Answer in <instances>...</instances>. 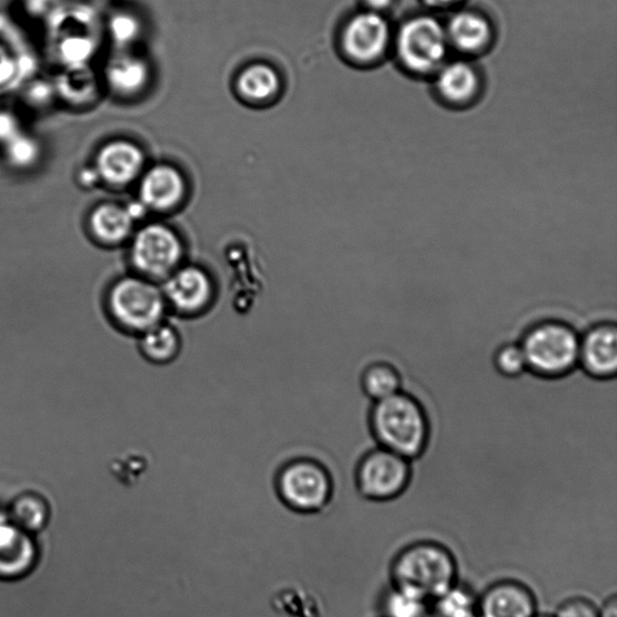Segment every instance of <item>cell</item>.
I'll use <instances>...</instances> for the list:
<instances>
[{
  "label": "cell",
  "instance_id": "484cf974",
  "mask_svg": "<svg viewBox=\"0 0 617 617\" xmlns=\"http://www.w3.org/2000/svg\"><path fill=\"white\" fill-rule=\"evenodd\" d=\"M493 365L503 377L515 379L521 377L527 369L525 354L520 343H505L498 348L493 355Z\"/></svg>",
  "mask_w": 617,
  "mask_h": 617
},
{
  "label": "cell",
  "instance_id": "6da1fadb",
  "mask_svg": "<svg viewBox=\"0 0 617 617\" xmlns=\"http://www.w3.org/2000/svg\"><path fill=\"white\" fill-rule=\"evenodd\" d=\"M390 576L391 586L432 605L459 583V563L446 545L420 541L400 550Z\"/></svg>",
  "mask_w": 617,
  "mask_h": 617
},
{
  "label": "cell",
  "instance_id": "4fadbf2b",
  "mask_svg": "<svg viewBox=\"0 0 617 617\" xmlns=\"http://www.w3.org/2000/svg\"><path fill=\"white\" fill-rule=\"evenodd\" d=\"M482 617H535L538 600L532 589L517 581H500L479 596Z\"/></svg>",
  "mask_w": 617,
  "mask_h": 617
},
{
  "label": "cell",
  "instance_id": "4316f807",
  "mask_svg": "<svg viewBox=\"0 0 617 617\" xmlns=\"http://www.w3.org/2000/svg\"><path fill=\"white\" fill-rule=\"evenodd\" d=\"M599 607L584 597L569 598L558 606L554 617H598Z\"/></svg>",
  "mask_w": 617,
  "mask_h": 617
},
{
  "label": "cell",
  "instance_id": "f546056e",
  "mask_svg": "<svg viewBox=\"0 0 617 617\" xmlns=\"http://www.w3.org/2000/svg\"><path fill=\"white\" fill-rule=\"evenodd\" d=\"M12 154L20 163H25V160H29L34 154L33 146L29 142L19 140L13 145Z\"/></svg>",
  "mask_w": 617,
  "mask_h": 617
},
{
  "label": "cell",
  "instance_id": "ba28073f",
  "mask_svg": "<svg viewBox=\"0 0 617 617\" xmlns=\"http://www.w3.org/2000/svg\"><path fill=\"white\" fill-rule=\"evenodd\" d=\"M448 46L447 30L429 17L409 20L397 35L398 57L414 73L427 74L439 70Z\"/></svg>",
  "mask_w": 617,
  "mask_h": 617
},
{
  "label": "cell",
  "instance_id": "1f68e13d",
  "mask_svg": "<svg viewBox=\"0 0 617 617\" xmlns=\"http://www.w3.org/2000/svg\"><path fill=\"white\" fill-rule=\"evenodd\" d=\"M13 71L11 61L0 51V84L8 80Z\"/></svg>",
  "mask_w": 617,
  "mask_h": 617
},
{
  "label": "cell",
  "instance_id": "8992f818",
  "mask_svg": "<svg viewBox=\"0 0 617 617\" xmlns=\"http://www.w3.org/2000/svg\"><path fill=\"white\" fill-rule=\"evenodd\" d=\"M411 478L409 460L378 448L367 452L358 462L355 484L362 499L386 503L399 499L408 490Z\"/></svg>",
  "mask_w": 617,
  "mask_h": 617
},
{
  "label": "cell",
  "instance_id": "7a4b0ae2",
  "mask_svg": "<svg viewBox=\"0 0 617 617\" xmlns=\"http://www.w3.org/2000/svg\"><path fill=\"white\" fill-rule=\"evenodd\" d=\"M369 425L380 448L410 462L421 458L431 438V423L421 401L401 391L374 401Z\"/></svg>",
  "mask_w": 617,
  "mask_h": 617
},
{
  "label": "cell",
  "instance_id": "cb8c5ba5",
  "mask_svg": "<svg viewBox=\"0 0 617 617\" xmlns=\"http://www.w3.org/2000/svg\"><path fill=\"white\" fill-rule=\"evenodd\" d=\"M147 76H149L147 65L137 57H119L112 62L107 70L111 85L126 95L140 91L147 82Z\"/></svg>",
  "mask_w": 617,
  "mask_h": 617
},
{
  "label": "cell",
  "instance_id": "d6986e66",
  "mask_svg": "<svg viewBox=\"0 0 617 617\" xmlns=\"http://www.w3.org/2000/svg\"><path fill=\"white\" fill-rule=\"evenodd\" d=\"M475 71L466 62H451L442 65L437 77L440 95L452 103L472 100L478 90Z\"/></svg>",
  "mask_w": 617,
  "mask_h": 617
},
{
  "label": "cell",
  "instance_id": "7402d4cb",
  "mask_svg": "<svg viewBox=\"0 0 617 617\" xmlns=\"http://www.w3.org/2000/svg\"><path fill=\"white\" fill-rule=\"evenodd\" d=\"M431 608L433 617H482L479 595L460 582L433 602Z\"/></svg>",
  "mask_w": 617,
  "mask_h": 617
},
{
  "label": "cell",
  "instance_id": "836d02e7",
  "mask_svg": "<svg viewBox=\"0 0 617 617\" xmlns=\"http://www.w3.org/2000/svg\"><path fill=\"white\" fill-rule=\"evenodd\" d=\"M426 2L429 6L441 8V7H449L454 2H458V0H426Z\"/></svg>",
  "mask_w": 617,
  "mask_h": 617
},
{
  "label": "cell",
  "instance_id": "30bf717a",
  "mask_svg": "<svg viewBox=\"0 0 617 617\" xmlns=\"http://www.w3.org/2000/svg\"><path fill=\"white\" fill-rule=\"evenodd\" d=\"M390 25L379 12L358 13L346 25L343 44L348 55L358 63H372L384 55L390 44Z\"/></svg>",
  "mask_w": 617,
  "mask_h": 617
},
{
  "label": "cell",
  "instance_id": "277c9868",
  "mask_svg": "<svg viewBox=\"0 0 617 617\" xmlns=\"http://www.w3.org/2000/svg\"><path fill=\"white\" fill-rule=\"evenodd\" d=\"M107 308L117 326L136 335L166 321L169 312L160 284L137 274L116 281L107 294Z\"/></svg>",
  "mask_w": 617,
  "mask_h": 617
},
{
  "label": "cell",
  "instance_id": "4dcf8cb0",
  "mask_svg": "<svg viewBox=\"0 0 617 617\" xmlns=\"http://www.w3.org/2000/svg\"><path fill=\"white\" fill-rule=\"evenodd\" d=\"M598 617H617L616 596H611L605 603H603L602 607H599Z\"/></svg>",
  "mask_w": 617,
  "mask_h": 617
},
{
  "label": "cell",
  "instance_id": "9a60e30c",
  "mask_svg": "<svg viewBox=\"0 0 617 617\" xmlns=\"http://www.w3.org/2000/svg\"><path fill=\"white\" fill-rule=\"evenodd\" d=\"M185 192L180 172L167 166H159L146 174L140 195L147 207L166 210L176 207Z\"/></svg>",
  "mask_w": 617,
  "mask_h": 617
},
{
  "label": "cell",
  "instance_id": "d6a6232c",
  "mask_svg": "<svg viewBox=\"0 0 617 617\" xmlns=\"http://www.w3.org/2000/svg\"><path fill=\"white\" fill-rule=\"evenodd\" d=\"M366 3L370 8V11L379 12L390 7L393 0H366Z\"/></svg>",
  "mask_w": 617,
  "mask_h": 617
},
{
  "label": "cell",
  "instance_id": "e0dca14e",
  "mask_svg": "<svg viewBox=\"0 0 617 617\" xmlns=\"http://www.w3.org/2000/svg\"><path fill=\"white\" fill-rule=\"evenodd\" d=\"M449 44L466 53H477L491 39L489 22L474 12H460L453 17L447 30Z\"/></svg>",
  "mask_w": 617,
  "mask_h": 617
},
{
  "label": "cell",
  "instance_id": "ffe728a7",
  "mask_svg": "<svg viewBox=\"0 0 617 617\" xmlns=\"http://www.w3.org/2000/svg\"><path fill=\"white\" fill-rule=\"evenodd\" d=\"M93 234L106 245L124 243L133 228L129 211L116 206H102L91 218Z\"/></svg>",
  "mask_w": 617,
  "mask_h": 617
},
{
  "label": "cell",
  "instance_id": "52a82bcc",
  "mask_svg": "<svg viewBox=\"0 0 617 617\" xmlns=\"http://www.w3.org/2000/svg\"><path fill=\"white\" fill-rule=\"evenodd\" d=\"M182 261L181 240L166 226H146L133 239L130 263L137 275L160 284Z\"/></svg>",
  "mask_w": 617,
  "mask_h": 617
},
{
  "label": "cell",
  "instance_id": "d4e9b609",
  "mask_svg": "<svg viewBox=\"0 0 617 617\" xmlns=\"http://www.w3.org/2000/svg\"><path fill=\"white\" fill-rule=\"evenodd\" d=\"M431 603L390 586L381 595V617H432Z\"/></svg>",
  "mask_w": 617,
  "mask_h": 617
},
{
  "label": "cell",
  "instance_id": "7c38bea8",
  "mask_svg": "<svg viewBox=\"0 0 617 617\" xmlns=\"http://www.w3.org/2000/svg\"><path fill=\"white\" fill-rule=\"evenodd\" d=\"M34 538L0 516V582H18L33 572L38 560Z\"/></svg>",
  "mask_w": 617,
  "mask_h": 617
},
{
  "label": "cell",
  "instance_id": "44dd1931",
  "mask_svg": "<svg viewBox=\"0 0 617 617\" xmlns=\"http://www.w3.org/2000/svg\"><path fill=\"white\" fill-rule=\"evenodd\" d=\"M401 375L388 362H374L362 374L360 385L373 401L383 400L401 391Z\"/></svg>",
  "mask_w": 617,
  "mask_h": 617
},
{
  "label": "cell",
  "instance_id": "3957f363",
  "mask_svg": "<svg viewBox=\"0 0 617 617\" xmlns=\"http://www.w3.org/2000/svg\"><path fill=\"white\" fill-rule=\"evenodd\" d=\"M581 334L561 320H544L523 333L520 345L527 369L543 379L567 377L579 366Z\"/></svg>",
  "mask_w": 617,
  "mask_h": 617
},
{
  "label": "cell",
  "instance_id": "8fae6325",
  "mask_svg": "<svg viewBox=\"0 0 617 617\" xmlns=\"http://www.w3.org/2000/svg\"><path fill=\"white\" fill-rule=\"evenodd\" d=\"M579 366L593 379H615L617 328L614 322H599L581 335Z\"/></svg>",
  "mask_w": 617,
  "mask_h": 617
},
{
  "label": "cell",
  "instance_id": "83f0119b",
  "mask_svg": "<svg viewBox=\"0 0 617 617\" xmlns=\"http://www.w3.org/2000/svg\"><path fill=\"white\" fill-rule=\"evenodd\" d=\"M111 29L117 42L128 43L139 33V22L129 13H118L113 19Z\"/></svg>",
  "mask_w": 617,
  "mask_h": 617
},
{
  "label": "cell",
  "instance_id": "603a6c76",
  "mask_svg": "<svg viewBox=\"0 0 617 617\" xmlns=\"http://www.w3.org/2000/svg\"><path fill=\"white\" fill-rule=\"evenodd\" d=\"M241 95L252 102H263L276 95L280 80L274 70L265 64H254L239 77Z\"/></svg>",
  "mask_w": 617,
  "mask_h": 617
},
{
  "label": "cell",
  "instance_id": "f1b7e54d",
  "mask_svg": "<svg viewBox=\"0 0 617 617\" xmlns=\"http://www.w3.org/2000/svg\"><path fill=\"white\" fill-rule=\"evenodd\" d=\"M92 50V45L86 39H71L63 44V55L73 62L85 60Z\"/></svg>",
  "mask_w": 617,
  "mask_h": 617
},
{
  "label": "cell",
  "instance_id": "ac0fdd59",
  "mask_svg": "<svg viewBox=\"0 0 617 617\" xmlns=\"http://www.w3.org/2000/svg\"><path fill=\"white\" fill-rule=\"evenodd\" d=\"M139 337V351L146 360L155 365L171 364L181 352V337L179 332L168 322H160L157 326L147 330Z\"/></svg>",
  "mask_w": 617,
  "mask_h": 617
},
{
  "label": "cell",
  "instance_id": "9c48e42d",
  "mask_svg": "<svg viewBox=\"0 0 617 617\" xmlns=\"http://www.w3.org/2000/svg\"><path fill=\"white\" fill-rule=\"evenodd\" d=\"M168 311L194 317L207 313L217 297V284L205 268L182 264L160 283Z\"/></svg>",
  "mask_w": 617,
  "mask_h": 617
},
{
  "label": "cell",
  "instance_id": "e575fe53",
  "mask_svg": "<svg viewBox=\"0 0 617 617\" xmlns=\"http://www.w3.org/2000/svg\"><path fill=\"white\" fill-rule=\"evenodd\" d=\"M535 617H554L553 615L538 614Z\"/></svg>",
  "mask_w": 617,
  "mask_h": 617
},
{
  "label": "cell",
  "instance_id": "2e32d148",
  "mask_svg": "<svg viewBox=\"0 0 617 617\" xmlns=\"http://www.w3.org/2000/svg\"><path fill=\"white\" fill-rule=\"evenodd\" d=\"M7 517L18 529L33 536L45 532L52 521V508L44 495L23 492L9 505Z\"/></svg>",
  "mask_w": 617,
  "mask_h": 617
},
{
  "label": "cell",
  "instance_id": "5b68a950",
  "mask_svg": "<svg viewBox=\"0 0 617 617\" xmlns=\"http://www.w3.org/2000/svg\"><path fill=\"white\" fill-rule=\"evenodd\" d=\"M275 490L281 502L291 511L317 513L331 504L335 484L324 464L315 460L300 459L279 469Z\"/></svg>",
  "mask_w": 617,
  "mask_h": 617
},
{
  "label": "cell",
  "instance_id": "5bb4252c",
  "mask_svg": "<svg viewBox=\"0 0 617 617\" xmlns=\"http://www.w3.org/2000/svg\"><path fill=\"white\" fill-rule=\"evenodd\" d=\"M144 165L139 147L127 142L106 145L98 156L102 177L114 185H126L136 178Z\"/></svg>",
  "mask_w": 617,
  "mask_h": 617
}]
</instances>
